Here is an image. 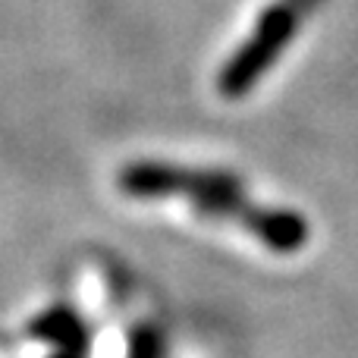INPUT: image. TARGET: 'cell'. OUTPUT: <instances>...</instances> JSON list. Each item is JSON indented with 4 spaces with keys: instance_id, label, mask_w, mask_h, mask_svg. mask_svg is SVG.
<instances>
[{
    "instance_id": "cell-1",
    "label": "cell",
    "mask_w": 358,
    "mask_h": 358,
    "mask_svg": "<svg viewBox=\"0 0 358 358\" xmlns=\"http://www.w3.org/2000/svg\"><path fill=\"white\" fill-rule=\"evenodd\" d=\"M296 6L286 3H273L271 10L261 16L255 35L236 50V57L229 60V66H223L220 73V92L236 98L245 88H252L258 82V76L271 66L273 60L280 57V50L289 44L292 31H296Z\"/></svg>"
},
{
    "instance_id": "cell-2",
    "label": "cell",
    "mask_w": 358,
    "mask_h": 358,
    "mask_svg": "<svg viewBox=\"0 0 358 358\" xmlns=\"http://www.w3.org/2000/svg\"><path fill=\"white\" fill-rule=\"evenodd\" d=\"M248 227L258 233L271 248L280 252H292L305 242V220L289 210H261V214H248Z\"/></svg>"
},
{
    "instance_id": "cell-3",
    "label": "cell",
    "mask_w": 358,
    "mask_h": 358,
    "mask_svg": "<svg viewBox=\"0 0 358 358\" xmlns=\"http://www.w3.org/2000/svg\"><path fill=\"white\" fill-rule=\"evenodd\" d=\"M29 336L44 340L57 349H85V327L69 308H50L41 317H35L29 327Z\"/></svg>"
},
{
    "instance_id": "cell-4",
    "label": "cell",
    "mask_w": 358,
    "mask_h": 358,
    "mask_svg": "<svg viewBox=\"0 0 358 358\" xmlns=\"http://www.w3.org/2000/svg\"><path fill=\"white\" fill-rule=\"evenodd\" d=\"M85 355V349H57V355H50V358H82Z\"/></svg>"
}]
</instances>
